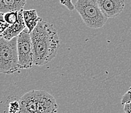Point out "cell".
I'll return each mask as SVG.
<instances>
[{"mask_svg": "<svg viewBox=\"0 0 131 113\" xmlns=\"http://www.w3.org/2000/svg\"><path fill=\"white\" fill-rule=\"evenodd\" d=\"M128 102H131V88H130L129 90L121 98V104L123 105Z\"/></svg>", "mask_w": 131, "mask_h": 113, "instance_id": "5bb4252c", "label": "cell"}, {"mask_svg": "<svg viewBox=\"0 0 131 113\" xmlns=\"http://www.w3.org/2000/svg\"><path fill=\"white\" fill-rule=\"evenodd\" d=\"M59 2L61 5L65 6L68 10L72 11L75 9V6L72 3V0H59Z\"/></svg>", "mask_w": 131, "mask_h": 113, "instance_id": "4fadbf2b", "label": "cell"}, {"mask_svg": "<svg viewBox=\"0 0 131 113\" xmlns=\"http://www.w3.org/2000/svg\"><path fill=\"white\" fill-rule=\"evenodd\" d=\"M34 52V65L44 66L54 59L60 47V39L53 25L41 20L30 33Z\"/></svg>", "mask_w": 131, "mask_h": 113, "instance_id": "6da1fadb", "label": "cell"}, {"mask_svg": "<svg viewBox=\"0 0 131 113\" xmlns=\"http://www.w3.org/2000/svg\"><path fill=\"white\" fill-rule=\"evenodd\" d=\"M20 110L19 113H37V102L35 90L24 94L19 100Z\"/></svg>", "mask_w": 131, "mask_h": 113, "instance_id": "52a82bcc", "label": "cell"}, {"mask_svg": "<svg viewBox=\"0 0 131 113\" xmlns=\"http://www.w3.org/2000/svg\"><path fill=\"white\" fill-rule=\"evenodd\" d=\"M37 102V113H57L58 105L56 99L48 92L35 90Z\"/></svg>", "mask_w": 131, "mask_h": 113, "instance_id": "5b68a950", "label": "cell"}, {"mask_svg": "<svg viewBox=\"0 0 131 113\" xmlns=\"http://www.w3.org/2000/svg\"><path fill=\"white\" fill-rule=\"evenodd\" d=\"M23 17L26 27L28 29L30 33L37 27L39 22L42 20V18L38 16L35 9L24 10Z\"/></svg>", "mask_w": 131, "mask_h": 113, "instance_id": "30bf717a", "label": "cell"}, {"mask_svg": "<svg viewBox=\"0 0 131 113\" xmlns=\"http://www.w3.org/2000/svg\"><path fill=\"white\" fill-rule=\"evenodd\" d=\"M75 9L80 15L82 20L89 28H102L108 21L96 0H77Z\"/></svg>", "mask_w": 131, "mask_h": 113, "instance_id": "7a4b0ae2", "label": "cell"}, {"mask_svg": "<svg viewBox=\"0 0 131 113\" xmlns=\"http://www.w3.org/2000/svg\"><path fill=\"white\" fill-rule=\"evenodd\" d=\"M124 111L125 113H131V102H128L124 105Z\"/></svg>", "mask_w": 131, "mask_h": 113, "instance_id": "2e32d148", "label": "cell"}, {"mask_svg": "<svg viewBox=\"0 0 131 113\" xmlns=\"http://www.w3.org/2000/svg\"><path fill=\"white\" fill-rule=\"evenodd\" d=\"M18 12L12 11L5 13L1 12V18H2L9 24H13L18 20Z\"/></svg>", "mask_w": 131, "mask_h": 113, "instance_id": "8fae6325", "label": "cell"}, {"mask_svg": "<svg viewBox=\"0 0 131 113\" xmlns=\"http://www.w3.org/2000/svg\"><path fill=\"white\" fill-rule=\"evenodd\" d=\"M20 70L17 37L10 40L0 38V72L12 74Z\"/></svg>", "mask_w": 131, "mask_h": 113, "instance_id": "3957f363", "label": "cell"}, {"mask_svg": "<svg viewBox=\"0 0 131 113\" xmlns=\"http://www.w3.org/2000/svg\"><path fill=\"white\" fill-rule=\"evenodd\" d=\"M18 53L20 70L32 68L34 65V52L31 34L26 27L17 36Z\"/></svg>", "mask_w": 131, "mask_h": 113, "instance_id": "277c9868", "label": "cell"}, {"mask_svg": "<svg viewBox=\"0 0 131 113\" xmlns=\"http://www.w3.org/2000/svg\"><path fill=\"white\" fill-rule=\"evenodd\" d=\"M106 16L115 18L121 14L125 7V0H96Z\"/></svg>", "mask_w": 131, "mask_h": 113, "instance_id": "8992f818", "label": "cell"}, {"mask_svg": "<svg viewBox=\"0 0 131 113\" xmlns=\"http://www.w3.org/2000/svg\"><path fill=\"white\" fill-rule=\"evenodd\" d=\"M23 10L18 12V20L13 24H10L9 27L1 33V37H3L7 40H10L15 37H17L26 28L24 20L23 17Z\"/></svg>", "mask_w": 131, "mask_h": 113, "instance_id": "ba28073f", "label": "cell"}, {"mask_svg": "<svg viewBox=\"0 0 131 113\" xmlns=\"http://www.w3.org/2000/svg\"><path fill=\"white\" fill-rule=\"evenodd\" d=\"M27 0H0V12L20 11L26 5Z\"/></svg>", "mask_w": 131, "mask_h": 113, "instance_id": "9c48e42d", "label": "cell"}, {"mask_svg": "<svg viewBox=\"0 0 131 113\" xmlns=\"http://www.w3.org/2000/svg\"><path fill=\"white\" fill-rule=\"evenodd\" d=\"M20 110V102L18 101H13L10 102L8 106L9 113H19Z\"/></svg>", "mask_w": 131, "mask_h": 113, "instance_id": "7c38bea8", "label": "cell"}, {"mask_svg": "<svg viewBox=\"0 0 131 113\" xmlns=\"http://www.w3.org/2000/svg\"><path fill=\"white\" fill-rule=\"evenodd\" d=\"M10 26V24H9L8 23L5 21L2 18H1V27H0V29H1V33H3L5 30L9 26Z\"/></svg>", "mask_w": 131, "mask_h": 113, "instance_id": "9a60e30c", "label": "cell"}]
</instances>
